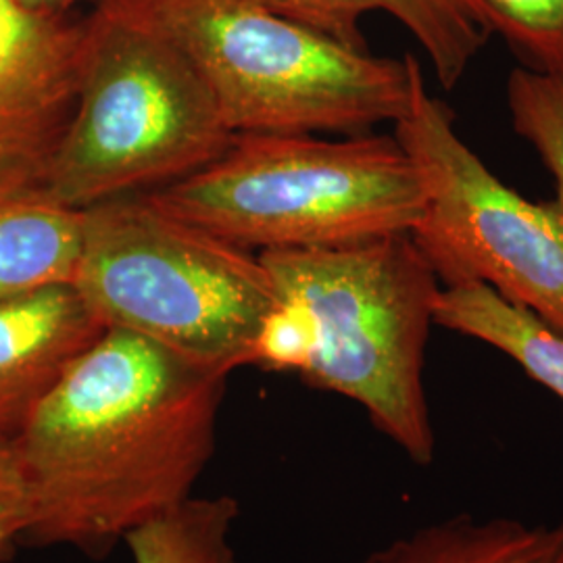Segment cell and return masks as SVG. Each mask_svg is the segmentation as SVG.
Listing matches in <instances>:
<instances>
[{
    "label": "cell",
    "instance_id": "cell-3",
    "mask_svg": "<svg viewBox=\"0 0 563 563\" xmlns=\"http://www.w3.org/2000/svg\"><path fill=\"white\" fill-rule=\"evenodd\" d=\"M239 134L178 46L123 0L84 18L78 99L42 197L84 211L163 188L220 159Z\"/></svg>",
    "mask_w": 563,
    "mask_h": 563
},
{
    "label": "cell",
    "instance_id": "cell-12",
    "mask_svg": "<svg viewBox=\"0 0 563 563\" xmlns=\"http://www.w3.org/2000/svg\"><path fill=\"white\" fill-rule=\"evenodd\" d=\"M432 318L434 325L501 351L563 401V334L532 311L483 282H460L441 286Z\"/></svg>",
    "mask_w": 563,
    "mask_h": 563
},
{
    "label": "cell",
    "instance_id": "cell-18",
    "mask_svg": "<svg viewBox=\"0 0 563 563\" xmlns=\"http://www.w3.org/2000/svg\"><path fill=\"white\" fill-rule=\"evenodd\" d=\"M11 2L38 15H71V9L81 2L97 4L99 0H11Z\"/></svg>",
    "mask_w": 563,
    "mask_h": 563
},
{
    "label": "cell",
    "instance_id": "cell-13",
    "mask_svg": "<svg viewBox=\"0 0 563 563\" xmlns=\"http://www.w3.org/2000/svg\"><path fill=\"white\" fill-rule=\"evenodd\" d=\"M80 244L81 211L44 197L0 202V297L71 282Z\"/></svg>",
    "mask_w": 563,
    "mask_h": 563
},
{
    "label": "cell",
    "instance_id": "cell-11",
    "mask_svg": "<svg viewBox=\"0 0 563 563\" xmlns=\"http://www.w3.org/2000/svg\"><path fill=\"white\" fill-rule=\"evenodd\" d=\"M355 563H563V522L457 514L393 539Z\"/></svg>",
    "mask_w": 563,
    "mask_h": 563
},
{
    "label": "cell",
    "instance_id": "cell-17",
    "mask_svg": "<svg viewBox=\"0 0 563 563\" xmlns=\"http://www.w3.org/2000/svg\"><path fill=\"white\" fill-rule=\"evenodd\" d=\"M27 518V493L15 446L0 437V563L23 541Z\"/></svg>",
    "mask_w": 563,
    "mask_h": 563
},
{
    "label": "cell",
    "instance_id": "cell-4",
    "mask_svg": "<svg viewBox=\"0 0 563 563\" xmlns=\"http://www.w3.org/2000/svg\"><path fill=\"white\" fill-rule=\"evenodd\" d=\"M142 195L262 253L411 234L426 209L422 176L401 142L372 132L342 141L239 134L220 159Z\"/></svg>",
    "mask_w": 563,
    "mask_h": 563
},
{
    "label": "cell",
    "instance_id": "cell-8",
    "mask_svg": "<svg viewBox=\"0 0 563 563\" xmlns=\"http://www.w3.org/2000/svg\"><path fill=\"white\" fill-rule=\"evenodd\" d=\"M84 18L0 0V202L42 197L78 99Z\"/></svg>",
    "mask_w": 563,
    "mask_h": 563
},
{
    "label": "cell",
    "instance_id": "cell-6",
    "mask_svg": "<svg viewBox=\"0 0 563 563\" xmlns=\"http://www.w3.org/2000/svg\"><path fill=\"white\" fill-rule=\"evenodd\" d=\"M71 282L107 328L225 374L260 362L263 332L280 307L260 255L165 213L146 195L81 211Z\"/></svg>",
    "mask_w": 563,
    "mask_h": 563
},
{
    "label": "cell",
    "instance_id": "cell-16",
    "mask_svg": "<svg viewBox=\"0 0 563 563\" xmlns=\"http://www.w3.org/2000/svg\"><path fill=\"white\" fill-rule=\"evenodd\" d=\"M511 128L541 157L563 197V76L518 67L507 78Z\"/></svg>",
    "mask_w": 563,
    "mask_h": 563
},
{
    "label": "cell",
    "instance_id": "cell-9",
    "mask_svg": "<svg viewBox=\"0 0 563 563\" xmlns=\"http://www.w3.org/2000/svg\"><path fill=\"white\" fill-rule=\"evenodd\" d=\"M107 325L74 282L0 297V437L15 441L71 363Z\"/></svg>",
    "mask_w": 563,
    "mask_h": 563
},
{
    "label": "cell",
    "instance_id": "cell-14",
    "mask_svg": "<svg viewBox=\"0 0 563 563\" xmlns=\"http://www.w3.org/2000/svg\"><path fill=\"white\" fill-rule=\"evenodd\" d=\"M241 505L232 495L190 497L132 530L123 543L134 563H242L234 544Z\"/></svg>",
    "mask_w": 563,
    "mask_h": 563
},
{
    "label": "cell",
    "instance_id": "cell-5",
    "mask_svg": "<svg viewBox=\"0 0 563 563\" xmlns=\"http://www.w3.org/2000/svg\"><path fill=\"white\" fill-rule=\"evenodd\" d=\"M190 60L236 134H369L407 113L422 65L353 51L257 0H123Z\"/></svg>",
    "mask_w": 563,
    "mask_h": 563
},
{
    "label": "cell",
    "instance_id": "cell-15",
    "mask_svg": "<svg viewBox=\"0 0 563 563\" xmlns=\"http://www.w3.org/2000/svg\"><path fill=\"white\" fill-rule=\"evenodd\" d=\"M472 4L522 67L563 76V0H472Z\"/></svg>",
    "mask_w": 563,
    "mask_h": 563
},
{
    "label": "cell",
    "instance_id": "cell-1",
    "mask_svg": "<svg viewBox=\"0 0 563 563\" xmlns=\"http://www.w3.org/2000/svg\"><path fill=\"white\" fill-rule=\"evenodd\" d=\"M228 376L107 328L13 441L30 511L21 543L102 558L195 497Z\"/></svg>",
    "mask_w": 563,
    "mask_h": 563
},
{
    "label": "cell",
    "instance_id": "cell-10",
    "mask_svg": "<svg viewBox=\"0 0 563 563\" xmlns=\"http://www.w3.org/2000/svg\"><path fill=\"white\" fill-rule=\"evenodd\" d=\"M353 51H369L362 20L383 11L420 42L444 90L455 88L490 38L472 0H257Z\"/></svg>",
    "mask_w": 563,
    "mask_h": 563
},
{
    "label": "cell",
    "instance_id": "cell-7",
    "mask_svg": "<svg viewBox=\"0 0 563 563\" xmlns=\"http://www.w3.org/2000/svg\"><path fill=\"white\" fill-rule=\"evenodd\" d=\"M395 139L422 176L426 209L411 236L439 280L483 282L563 334V197L528 201L499 180L423 74Z\"/></svg>",
    "mask_w": 563,
    "mask_h": 563
},
{
    "label": "cell",
    "instance_id": "cell-2",
    "mask_svg": "<svg viewBox=\"0 0 563 563\" xmlns=\"http://www.w3.org/2000/svg\"><path fill=\"white\" fill-rule=\"evenodd\" d=\"M280 307L260 362L362 407L416 465H432L437 432L423 363L441 280L411 234L260 253Z\"/></svg>",
    "mask_w": 563,
    "mask_h": 563
}]
</instances>
